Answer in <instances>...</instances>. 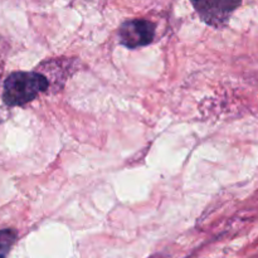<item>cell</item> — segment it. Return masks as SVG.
Listing matches in <instances>:
<instances>
[{
	"mask_svg": "<svg viewBox=\"0 0 258 258\" xmlns=\"http://www.w3.org/2000/svg\"><path fill=\"white\" fill-rule=\"evenodd\" d=\"M239 4L241 0H199L193 3L201 19L212 27L226 24Z\"/></svg>",
	"mask_w": 258,
	"mask_h": 258,
	"instance_id": "3",
	"label": "cell"
},
{
	"mask_svg": "<svg viewBox=\"0 0 258 258\" xmlns=\"http://www.w3.org/2000/svg\"><path fill=\"white\" fill-rule=\"evenodd\" d=\"M120 43L130 49L144 47L153 42L155 37V24L150 20H126L118 29Z\"/></svg>",
	"mask_w": 258,
	"mask_h": 258,
	"instance_id": "2",
	"label": "cell"
},
{
	"mask_svg": "<svg viewBox=\"0 0 258 258\" xmlns=\"http://www.w3.org/2000/svg\"><path fill=\"white\" fill-rule=\"evenodd\" d=\"M49 87L47 77L38 72H14L5 80L3 98L8 106L32 102Z\"/></svg>",
	"mask_w": 258,
	"mask_h": 258,
	"instance_id": "1",
	"label": "cell"
},
{
	"mask_svg": "<svg viewBox=\"0 0 258 258\" xmlns=\"http://www.w3.org/2000/svg\"><path fill=\"white\" fill-rule=\"evenodd\" d=\"M15 239H17V233L13 229L0 231V258H7Z\"/></svg>",
	"mask_w": 258,
	"mask_h": 258,
	"instance_id": "4",
	"label": "cell"
},
{
	"mask_svg": "<svg viewBox=\"0 0 258 258\" xmlns=\"http://www.w3.org/2000/svg\"><path fill=\"white\" fill-rule=\"evenodd\" d=\"M191 3H197V2H199V0H190Z\"/></svg>",
	"mask_w": 258,
	"mask_h": 258,
	"instance_id": "5",
	"label": "cell"
}]
</instances>
